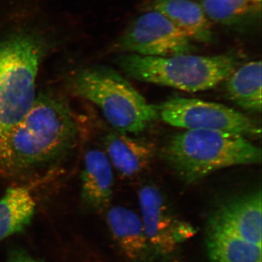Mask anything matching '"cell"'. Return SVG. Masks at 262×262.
Returning a JSON list of instances; mask_svg holds the SVG:
<instances>
[{
	"label": "cell",
	"instance_id": "obj_1",
	"mask_svg": "<svg viewBox=\"0 0 262 262\" xmlns=\"http://www.w3.org/2000/svg\"><path fill=\"white\" fill-rule=\"evenodd\" d=\"M79 133L64 100L39 94L25 116L0 139V172L18 174L54 163L76 145Z\"/></svg>",
	"mask_w": 262,
	"mask_h": 262
},
{
	"label": "cell",
	"instance_id": "obj_2",
	"mask_svg": "<svg viewBox=\"0 0 262 262\" xmlns=\"http://www.w3.org/2000/svg\"><path fill=\"white\" fill-rule=\"evenodd\" d=\"M163 158L181 180L192 184L222 169L259 164L261 150L239 134L185 130L170 136Z\"/></svg>",
	"mask_w": 262,
	"mask_h": 262
},
{
	"label": "cell",
	"instance_id": "obj_3",
	"mask_svg": "<svg viewBox=\"0 0 262 262\" xmlns=\"http://www.w3.org/2000/svg\"><path fill=\"white\" fill-rule=\"evenodd\" d=\"M41 32L18 29L0 39V139L32 108L48 45Z\"/></svg>",
	"mask_w": 262,
	"mask_h": 262
},
{
	"label": "cell",
	"instance_id": "obj_4",
	"mask_svg": "<svg viewBox=\"0 0 262 262\" xmlns=\"http://www.w3.org/2000/svg\"><path fill=\"white\" fill-rule=\"evenodd\" d=\"M242 62V58L233 53L213 56L185 53L165 57L125 53L117 58L119 67L134 80L191 93L216 87Z\"/></svg>",
	"mask_w": 262,
	"mask_h": 262
},
{
	"label": "cell",
	"instance_id": "obj_5",
	"mask_svg": "<svg viewBox=\"0 0 262 262\" xmlns=\"http://www.w3.org/2000/svg\"><path fill=\"white\" fill-rule=\"evenodd\" d=\"M70 83L72 94L96 105L118 132L139 134L159 117L156 106L110 67L83 69L72 77Z\"/></svg>",
	"mask_w": 262,
	"mask_h": 262
},
{
	"label": "cell",
	"instance_id": "obj_6",
	"mask_svg": "<svg viewBox=\"0 0 262 262\" xmlns=\"http://www.w3.org/2000/svg\"><path fill=\"white\" fill-rule=\"evenodd\" d=\"M155 106L159 117L173 127L232 133L248 139L261 138V125L256 120L221 103L174 96Z\"/></svg>",
	"mask_w": 262,
	"mask_h": 262
},
{
	"label": "cell",
	"instance_id": "obj_7",
	"mask_svg": "<svg viewBox=\"0 0 262 262\" xmlns=\"http://www.w3.org/2000/svg\"><path fill=\"white\" fill-rule=\"evenodd\" d=\"M117 48L125 53L153 57L192 53L196 50L194 42L168 18L151 9L130 24Z\"/></svg>",
	"mask_w": 262,
	"mask_h": 262
},
{
	"label": "cell",
	"instance_id": "obj_8",
	"mask_svg": "<svg viewBox=\"0 0 262 262\" xmlns=\"http://www.w3.org/2000/svg\"><path fill=\"white\" fill-rule=\"evenodd\" d=\"M141 220L151 251L167 256L194 233L192 226L176 218L158 188L146 185L139 192Z\"/></svg>",
	"mask_w": 262,
	"mask_h": 262
},
{
	"label": "cell",
	"instance_id": "obj_9",
	"mask_svg": "<svg viewBox=\"0 0 262 262\" xmlns=\"http://www.w3.org/2000/svg\"><path fill=\"white\" fill-rule=\"evenodd\" d=\"M261 188L241 194L221 205L211 215L209 230L237 236L261 246Z\"/></svg>",
	"mask_w": 262,
	"mask_h": 262
},
{
	"label": "cell",
	"instance_id": "obj_10",
	"mask_svg": "<svg viewBox=\"0 0 262 262\" xmlns=\"http://www.w3.org/2000/svg\"><path fill=\"white\" fill-rule=\"evenodd\" d=\"M103 142L114 168L127 178L144 171L154 158L155 148L151 143L125 133H110L103 137Z\"/></svg>",
	"mask_w": 262,
	"mask_h": 262
},
{
	"label": "cell",
	"instance_id": "obj_11",
	"mask_svg": "<svg viewBox=\"0 0 262 262\" xmlns=\"http://www.w3.org/2000/svg\"><path fill=\"white\" fill-rule=\"evenodd\" d=\"M113 166L102 150L90 149L84 158L81 174L82 201L89 208L101 210L108 206L113 194Z\"/></svg>",
	"mask_w": 262,
	"mask_h": 262
},
{
	"label": "cell",
	"instance_id": "obj_12",
	"mask_svg": "<svg viewBox=\"0 0 262 262\" xmlns=\"http://www.w3.org/2000/svg\"><path fill=\"white\" fill-rule=\"evenodd\" d=\"M151 9L165 15L192 42L213 40L212 24L199 2L194 0H155Z\"/></svg>",
	"mask_w": 262,
	"mask_h": 262
},
{
	"label": "cell",
	"instance_id": "obj_13",
	"mask_svg": "<svg viewBox=\"0 0 262 262\" xmlns=\"http://www.w3.org/2000/svg\"><path fill=\"white\" fill-rule=\"evenodd\" d=\"M107 224L122 252L129 259L144 261L150 251L141 217L125 207L116 206L108 211Z\"/></svg>",
	"mask_w": 262,
	"mask_h": 262
},
{
	"label": "cell",
	"instance_id": "obj_14",
	"mask_svg": "<svg viewBox=\"0 0 262 262\" xmlns=\"http://www.w3.org/2000/svg\"><path fill=\"white\" fill-rule=\"evenodd\" d=\"M261 61L241 64L226 80V91L231 101L246 111L261 113Z\"/></svg>",
	"mask_w": 262,
	"mask_h": 262
},
{
	"label": "cell",
	"instance_id": "obj_15",
	"mask_svg": "<svg viewBox=\"0 0 262 262\" xmlns=\"http://www.w3.org/2000/svg\"><path fill=\"white\" fill-rule=\"evenodd\" d=\"M36 202L32 192L24 186L8 189L0 199V242L24 232L32 222Z\"/></svg>",
	"mask_w": 262,
	"mask_h": 262
},
{
	"label": "cell",
	"instance_id": "obj_16",
	"mask_svg": "<svg viewBox=\"0 0 262 262\" xmlns=\"http://www.w3.org/2000/svg\"><path fill=\"white\" fill-rule=\"evenodd\" d=\"M211 24L241 28L261 19L262 0H200Z\"/></svg>",
	"mask_w": 262,
	"mask_h": 262
},
{
	"label": "cell",
	"instance_id": "obj_17",
	"mask_svg": "<svg viewBox=\"0 0 262 262\" xmlns=\"http://www.w3.org/2000/svg\"><path fill=\"white\" fill-rule=\"evenodd\" d=\"M208 251L213 262H261V246L223 232L209 230Z\"/></svg>",
	"mask_w": 262,
	"mask_h": 262
},
{
	"label": "cell",
	"instance_id": "obj_18",
	"mask_svg": "<svg viewBox=\"0 0 262 262\" xmlns=\"http://www.w3.org/2000/svg\"><path fill=\"white\" fill-rule=\"evenodd\" d=\"M7 262H42L33 257L27 251L20 248H13L8 252Z\"/></svg>",
	"mask_w": 262,
	"mask_h": 262
}]
</instances>
